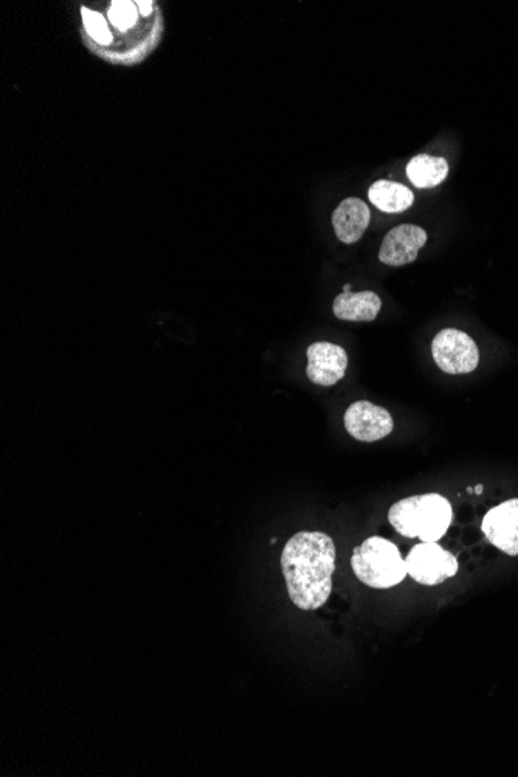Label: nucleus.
I'll return each instance as SVG.
<instances>
[{"label":"nucleus","instance_id":"obj_15","mask_svg":"<svg viewBox=\"0 0 518 777\" xmlns=\"http://www.w3.org/2000/svg\"><path fill=\"white\" fill-rule=\"evenodd\" d=\"M81 16H83L85 31H88L89 37L93 41L103 46L111 44L114 38H112L111 30H109L106 18L88 7L81 8Z\"/></svg>","mask_w":518,"mask_h":777},{"label":"nucleus","instance_id":"obj_12","mask_svg":"<svg viewBox=\"0 0 518 777\" xmlns=\"http://www.w3.org/2000/svg\"><path fill=\"white\" fill-rule=\"evenodd\" d=\"M369 202L384 213H403L415 202V194L403 183L392 181L374 182L368 190Z\"/></svg>","mask_w":518,"mask_h":777},{"label":"nucleus","instance_id":"obj_13","mask_svg":"<svg viewBox=\"0 0 518 777\" xmlns=\"http://www.w3.org/2000/svg\"><path fill=\"white\" fill-rule=\"evenodd\" d=\"M447 174H449V163L444 158L419 154L407 165V178L416 189H435L446 181Z\"/></svg>","mask_w":518,"mask_h":777},{"label":"nucleus","instance_id":"obj_17","mask_svg":"<svg viewBox=\"0 0 518 777\" xmlns=\"http://www.w3.org/2000/svg\"><path fill=\"white\" fill-rule=\"evenodd\" d=\"M474 492H475V494L480 495L481 492H483V486H481V484H478V486L475 487V491H474Z\"/></svg>","mask_w":518,"mask_h":777},{"label":"nucleus","instance_id":"obj_4","mask_svg":"<svg viewBox=\"0 0 518 777\" xmlns=\"http://www.w3.org/2000/svg\"><path fill=\"white\" fill-rule=\"evenodd\" d=\"M405 564H407L408 576L427 587H435L457 576L459 568L458 558L436 542H423L413 546L405 558Z\"/></svg>","mask_w":518,"mask_h":777},{"label":"nucleus","instance_id":"obj_16","mask_svg":"<svg viewBox=\"0 0 518 777\" xmlns=\"http://www.w3.org/2000/svg\"><path fill=\"white\" fill-rule=\"evenodd\" d=\"M135 6H138L140 14L145 16V18L153 13V2L151 0H138Z\"/></svg>","mask_w":518,"mask_h":777},{"label":"nucleus","instance_id":"obj_3","mask_svg":"<svg viewBox=\"0 0 518 777\" xmlns=\"http://www.w3.org/2000/svg\"><path fill=\"white\" fill-rule=\"evenodd\" d=\"M351 566L362 584L377 589L396 587L408 574L399 548L387 538L377 536L366 538L354 549Z\"/></svg>","mask_w":518,"mask_h":777},{"label":"nucleus","instance_id":"obj_11","mask_svg":"<svg viewBox=\"0 0 518 777\" xmlns=\"http://www.w3.org/2000/svg\"><path fill=\"white\" fill-rule=\"evenodd\" d=\"M334 315L345 322H373L382 310L380 296L372 291L342 292L334 300Z\"/></svg>","mask_w":518,"mask_h":777},{"label":"nucleus","instance_id":"obj_9","mask_svg":"<svg viewBox=\"0 0 518 777\" xmlns=\"http://www.w3.org/2000/svg\"><path fill=\"white\" fill-rule=\"evenodd\" d=\"M481 528L490 544L508 556H518V498L490 509Z\"/></svg>","mask_w":518,"mask_h":777},{"label":"nucleus","instance_id":"obj_6","mask_svg":"<svg viewBox=\"0 0 518 777\" xmlns=\"http://www.w3.org/2000/svg\"><path fill=\"white\" fill-rule=\"evenodd\" d=\"M345 428L360 443H376L387 438L395 428V423L384 407L369 401H357L346 410Z\"/></svg>","mask_w":518,"mask_h":777},{"label":"nucleus","instance_id":"obj_5","mask_svg":"<svg viewBox=\"0 0 518 777\" xmlns=\"http://www.w3.org/2000/svg\"><path fill=\"white\" fill-rule=\"evenodd\" d=\"M431 355L438 369L447 374L473 373L480 362L477 343L465 331L454 327L436 334L431 342Z\"/></svg>","mask_w":518,"mask_h":777},{"label":"nucleus","instance_id":"obj_2","mask_svg":"<svg viewBox=\"0 0 518 777\" xmlns=\"http://www.w3.org/2000/svg\"><path fill=\"white\" fill-rule=\"evenodd\" d=\"M454 511L449 500L439 494L415 495L389 507L388 521L393 528L407 538L438 542L449 529Z\"/></svg>","mask_w":518,"mask_h":777},{"label":"nucleus","instance_id":"obj_1","mask_svg":"<svg viewBox=\"0 0 518 777\" xmlns=\"http://www.w3.org/2000/svg\"><path fill=\"white\" fill-rule=\"evenodd\" d=\"M282 568L295 607L318 610L333 592L336 545L325 533L295 534L284 546Z\"/></svg>","mask_w":518,"mask_h":777},{"label":"nucleus","instance_id":"obj_8","mask_svg":"<svg viewBox=\"0 0 518 777\" xmlns=\"http://www.w3.org/2000/svg\"><path fill=\"white\" fill-rule=\"evenodd\" d=\"M426 230L418 225L403 224L389 230L380 245L379 260L385 265L400 268L412 264L426 245Z\"/></svg>","mask_w":518,"mask_h":777},{"label":"nucleus","instance_id":"obj_14","mask_svg":"<svg viewBox=\"0 0 518 777\" xmlns=\"http://www.w3.org/2000/svg\"><path fill=\"white\" fill-rule=\"evenodd\" d=\"M109 22L119 30H130L138 23L139 8L131 0H114L108 11Z\"/></svg>","mask_w":518,"mask_h":777},{"label":"nucleus","instance_id":"obj_18","mask_svg":"<svg viewBox=\"0 0 518 777\" xmlns=\"http://www.w3.org/2000/svg\"><path fill=\"white\" fill-rule=\"evenodd\" d=\"M349 291H351V284H346V286L344 287V292H349Z\"/></svg>","mask_w":518,"mask_h":777},{"label":"nucleus","instance_id":"obj_7","mask_svg":"<svg viewBox=\"0 0 518 777\" xmlns=\"http://www.w3.org/2000/svg\"><path fill=\"white\" fill-rule=\"evenodd\" d=\"M306 354V374L313 384L333 386L345 377L348 354L344 347L329 342H317L307 347Z\"/></svg>","mask_w":518,"mask_h":777},{"label":"nucleus","instance_id":"obj_10","mask_svg":"<svg viewBox=\"0 0 518 777\" xmlns=\"http://www.w3.org/2000/svg\"><path fill=\"white\" fill-rule=\"evenodd\" d=\"M372 221L368 205L357 198H348L333 213V226L338 240L344 244L360 241Z\"/></svg>","mask_w":518,"mask_h":777}]
</instances>
